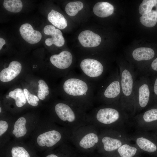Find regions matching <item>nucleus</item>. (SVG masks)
Masks as SVG:
<instances>
[{"mask_svg": "<svg viewBox=\"0 0 157 157\" xmlns=\"http://www.w3.org/2000/svg\"><path fill=\"white\" fill-rule=\"evenodd\" d=\"M62 88L67 101L85 111L95 102L96 89L81 74L71 72L64 81Z\"/></svg>", "mask_w": 157, "mask_h": 157, "instance_id": "f257e3e1", "label": "nucleus"}, {"mask_svg": "<svg viewBox=\"0 0 157 157\" xmlns=\"http://www.w3.org/2000/svg\"><path fill=\"white\" fill-rule=\"evenodd\" d=\"M91 115L99 125L107 127L121 125L128 121L130 116L119 101L96 108L92 111Z\"/></svg>", "mask_w": 157, "mask_h": 157, "instance_id": "f03ea898", "label": "nucleus"}, {"mask_svg": "<svg viewBox=\"0 0 157 157\" xmlns=\"http://www.w3.org/2000/svg\"><path fill=\"white\" fill-rule=\"evenodd\" d=\"M121 64L119 76L121 90L120 103L130 116L134 115L133 91L136 81V72L132 66Z\"/></svg>", "mask_w": 157, "mask_h": 157, "instance_id": "7ed1b4c3", "label": "nucleus"}, {"mask_svg": "<svg viewBox=\"0 0 157 157\" xmlns=\"http://www.w3.org/2000/svg\"><path fill=\"white\" fill-rule=\"evenodd\" d=\"M121 95L119 71H111L97 89L95 102L110 104L119 101Z\"/></svg>", "mask_w": 157, "mask_h": 157, "instance_id": "20e7f679", "label": "nucleus"}, {"mask_svg": "<svg viewBox=\"0 0 157 157\" xmlns=\"http://www.w3.org/2000/svg\"><path fill=\"white\" fill-rule=\"evenodd\" d=\"M79 67L81 74L94 86L96 90L107 74L111 71L99 61L90 58L83 59Z\"/></svg>", "mask_w": 157, "mask_h": 157, "instance_id": "39448f33", "label": "nucleus"}, {"mask_svg": "<svg viewBox=\"0 0 157 157\" xmlns=\"http://www.w3.org/2000/svg\"><path fill=\"white\" fill-rule=\"evenodd\" d=\"M140 76L136 80L134 88V115L146 108L152 102L150 79L146 76Z\"/></svg>", "mask_w": 157, "mask_h": 157, "instance_id": "423d86ee", "label": "nucleus"}, {"mask_svg": "<svg viewBox=\"0 0 157 157\" xmlns=\"http://www.w3.org/2000/svg\"><path fill=\"white\" fill-rule=\"evenodd\" d=\"M130 137L118 130H109L102 132L100 136V148L105 153L111 154L124 143L130 142Z\"/></svg>", "mask_w": 157, "mask_h": 157, "instance_id": "0eeeda50", "label": "nucleus"}, {"mask_svg": "<svg viewBox=\"0 0 157 157\" xmlns=\"http://www.w3.org/2000/svg\"><path fill=\"white\" fill-rule=\"evenodd\" d=\"M55 112L62 120L67 121L73 124L77 120L85 118V111L67 101V103L60 102L55 106Z\"/></svg>", "mask_w": 157, "mask_h": 157, "instance_id": "6e6552de", "label": "nucleus"}, {"mask_svg": "<svg viewBox=\"0 0 157 157\" xmlns=\"http://www.w3.org/2000/svg\"><path fill=\"white\" fill-rule=\"evenodd\" d=\"M130 138L131 140L135 142L142 152L152 154L157 151V145L144 131H140L137 132Z\"/></svg>", "mask_w": 157, "mask_h": 157, "instance_id": "1a4fd4ad", "label": "nucleus"}, {"mask_svg": "<svg viewBox=\"0 0 157 157\" xmlns=\"http://www.w3.org/2000/svg\"><path fill=\"white\" fill-rule=\"evenodd\" d=\"M73 60L72 54L67 50L52 55L50 58V62L54 66L59 69L65 70L68 74L72 71Z\"/></svg>", "mask_w": 157, "mask_h": 157, "instance_id": "9d476101", "label": "nucleus"}, {"mask_svg": "<svg viewBox=\"0 0 157 157\" xmlns=\"http://www.w3.org/2000/svg\"><path fill=\"white\" fill-rule=\"evenodd\" d=\"M136 115L134 117L137 126L141 131L146 130L151 123L157 121V104Z\"/></svg>", "mask_w": 157, "mask_h": 157, "instance_id": "9b49d317", "label": "nucleus"}, {"mask_svg": "<svg viewBox=\"0 0 157 157\" xmlns=\"http://www.w3.org/2000/svg\"><path fill=\"white\" fill-rule=\"evenodd\" d=\"M142 152L135 144H124L116 151L110 154V157H138Z\"/></svg>", "mask_w": 157, "mask_h": 157, "instance_id": "f8f14e48", "label": "nucleus"}, {"mask_svg": "<svg viewBox=\"0 0 157 157\" xmlns=\"http://www.w3.org/2000/svg\"><path fill=\"white\" fill-rule=\"evenodd\" d=\"M78 38L81 45L86 48L97 47L100 44L101 41L99 35L88 30L82 31Z\"/></svg>", "mask_w": 157, "mask_h": 157, "instance_id": "ddd939ff", "label": "nucleus"}, {"mask_svg": "<svg viewBox=\"0 0 157 157\" xmlns=\"http://www.w3.org/2000/svg\"><path fill=\"white\" fill-rule=\"evenodd\" d=\"M19 30L21 36L28 43L36 44L41 39V33L38 31L34 30L32 26L28 23L22 24Z\"/></svg>", "mask_w": 157, "mask_h": 157, "instance_id": "4468645a", "label": "nucleus"}, {"mask_svg": "<svg viewBox=\"0 0 157 157\" xmlns=\"http://www.w3.org/2000/svg\"><path fill=\"white\" fill-rule=\"evenodd\" d=\"M61 135L60 133L55 130L50 131L39 135L37 139L38 144L40 146H46L51 147L60 140Z\"/></svg>", "mask_w": 157, "mask_h": 157, "instance_id": "2eb2a0df", "label": "nucleus"}, {"mask_svg": "<svg viewBox=\"0 0 157 157\" xmlns=\"http://www.w3.org/2000/svg\"><path fill=\"white\" fill-rule=\"evenodd\" d=\"M21 63L16 61L11 62L8 67L3 69L0 73V80L3 82L10 81L17 77L22 69Z\"/></svg>", "mask_w": 157, "mask_h": 157, "instance_id": "dca6fc26", "label": "nucleus"}, {"mask_svg": "<svg viewBox=\"0 0 157 157\" xmlns=\"http://www.w3.org/2000/svg\"><path fill=\"white\" fill-rule=\"evenodd\" d=\"M155 55L154 50L149 47L138 48L134 50L132 53L133 60L138 62H149L153 60Z\"/></svg>", "mask_w": 157, "mask_h": 157, "instance_id": "f3484780", "label": "nucleus"}, {"mask_svg": "<svg viewBox=\"0 0 157 157\" xmlns=\"http://www.w3.org/2000/svg\"><path fill=\"white\" fill-rule=\"evenodd\" d=\"M93 11L94 13L100 17H108L113 13L114 7L110 3L104 1L98 2L94 5Z\"/></svg>", "mask_w": 157, "mask_h": 157, "instance_id": "a211bd4d", "label": "nucleus"}, {"mask_svg": "<svg viewBox=\"0 0 157 157\" xmlns=\"http://www.w3.org/2000/svg\"><path fill=\"white\" fill-rule=\"evenodd\" d=\"M100 137L94 132L88 133L84 135L79 140V146L82 148L88 149L94 147L99 143Z\"/></svg>", "mask_w": 157, "mask_h": 157, "instance_id": "6ab92c4d", "label": "nucleus"}, {"mask_svg": "<svg viewBox=\"0 0 157 157\" xmlns=\"http://www.w3.org/2000/svg\"><path fill=\"white\" fill-rule=\"evenodd\" d=\"M47 18L52 24L60 29H64L67 26V20L63 16L53 10L49 13Z\"/></svg>", "mask_w": 157, "mask_h": 157, "instance_id": "aec40b11", "label": "nucleus"}, {"mask_svg": "<svg viewBox=\"0 0 157 157\" xmlns=\"http://www.w3.org/2000/svg\"><path fill=\"white\" fill-rule=\"evenodd\" d=\"M51 38H47L45 41V44L48 46L54 44L58 47L62 46L65 43V40L61 31L59 29L56 30L50 35Z\"/></svg>", "mask_w": 157, "mask_h": 157, "instance_id": "412c9836", "label": "nucleus"}, {"mask_svg": "<svg viewBox=\"0 0 157 157\" xmlns=\"http://www.w3.org/2000/svg\"><path fill=\"white\" fill-rule=\"evenodd\" d=\"M157 13L155 10H152L150 12L142 15L140 18V21L143 25L152 27L156 24Z\"/></svg>", "mask_w": 157, "mask_h": 157, "instance_id": "4be33fe9", "label": "nucleus"}, {"mask_svg": "<svg viewBox=\"0 0 157 157\" xmlns=\"http://www.w3.org/2000/svg\"><path fill=\"white\" fill-rule=\"evenodd\" d=\"M8 94L10 97L14 99L17 106L21 107L26 102V99L24 90L20 88H17L10 91Z\"/></svg>", "mask_w": 157, "mask_h": 157, "instance_id": "5701e85b", "label": "nucleus"}, {"mask_svg": "<svg viewBox=\"0 0 157 157\" xmlns=\"http://www.w3.org/2000/svg\"><path fill=\"white\" fill-rule=\"evenodd\" d=\"M26 119L21 117L19 118L15 122L13 134L17 138L24 136L26 133L27 130L25 126Z\"/></svg>", "mask_w": 157, "mask_h": 157, "instance_id": "b1692460", "label": "nucleus"}, {"mask_svg": "<svg viewBox=\"0 0 157 157\" xmlns=\"http://www.w3.org/2000/svg\"><path fill=\"white\" fill-rule=\"evenodd\" d=\"M3 6L8 11L13 13L20 12L23 7V4L20 0H5Z\"/></svg>", "mask_w": 157, "mask_h": 157, "instance_id": "393cba45", "label": "nucleus"}, {"mask_svg": "<svg viewBox=\"0 0 157 157\" xmlns=\"http://www.w3.org/2000/svg\"><path fill=\"white\" fill-rule=\"evenodd\" d=\"M83 7V3L80 1L71 2L68 3L65 7V11L69 16L76 15Z\"/></svg>", "mask_w": 157, "mask_h": 157, "instance_id": "a878e982", "label": "nucleus"}, {"mask_svg": "<svg viewBox=\"0 0 157 157\" xmlns=\"http://www.w3.org/2000/svg\"><path fill=\"white\" fill-rule=\"evenodd\" d=\"M157 2V0H144L139 6V12L141 15L151 12Z\"/></svg>", "mask_w": 157, "mask_h": 157, "instance_id": "bb28decb", "label": "nucleus"}, {"mask_svg": "<svg viewBox=\"0 0 157 157\" xmlns=\"http://www.w3.org/2000/svg\"><path fill=\"white\" fill-rule=\"evenodd\" d=\"M38 83V97L40 99L43 100L45 99V96L49 94V88L46 83L42 80H40Z\"/></svg>", "mask_w": 157, "mask_h": 157, "instance_id": "cd10ccee", "label": "nucleus"}, {"mask_svg": "<svg viewBox=\"0 0 157 157\" xmlns=\"http://www.w3.org/2000/svg\"><path fill=\"white\" fill-rule=\"evenodd\" d=\"M11 154L12 157H30L27 151L21 147H13L11 150Z\"/></svg>", "mask_w": 157, "mask_h": 157, "instance_id": "c85d7f7f", "label": "nucleus"}, {"mask_svg": "<svg viewBox=\"0 0 157 157\" xmlns=\"http://www.w3.org/2000/svg\"><path fill=\"white\" fill-rule=\"evenodd\" d=\"M152 102L157 104V74L151 77Z\"/></svg>", "mask_w": 157, "mask_h": 157, "instance_id": "c756f323", "label": "nucleus"}, {"mask_svg": "<svg viewBox=\"0 0 157 157\" xmlns=\"http://www.w3.org/2000/svg\"><path fill=\"white\" fill-rule=\"evenodd\" d=\"M23 90L28 104L33 106H37L38 104V101L39 100L38 97L31 94L26 88L24 89Z\"/></svg>", "mask_w": 157, "mask_h": 157, "instance_id": "7c9ffc66", "label": "nucleus"}, {"mask_svg": "<svg viewBox=\"0 0 157 157\" xmlns=\"http://www.w3.org/2000/svg\"><path fill=\"white\" fill-rule=\"evenodd\" d=\"M8 127L7 122L3 120L0 121V135L1 136L6 132Z\"/></svg>", "mask_w": 157, "mask_h": 157, "instance_id": "2f4dec72", "label": "nucleus"}, {"mask_svg": "<svg viewBox=\"0 0 157 157\" xmlns=\"http://www.w3.org/2000/svg\"><path fill=\"white\" fill-rule=\"evenodd\" d=\"M6 43L5 40L2 38H0V50L2 48L3 46Z\"/></svg>", "mask_w": 157, "mask_h": 157, "instance_id": "473e14b6", "label": "nucleus"}, {"mask_svg": "<svg viewBox=\"0 0 157 157\" xmlns=\"http://www.w3.org/2000/svg\"><path fill=\"white\" fill-rule=\"evenodd\" d=\"M46 157H58L57 156L54 154H51L47 156Z\"/></svg>", "mask_w": 157, "mask_h": 157, "instance_id": "72a5a7b5", "label": "nucleus"}, {"mask_svg": "<svg viewBox=\"0 0 157 157\" xmlns=\"http://www.w3.org/2000/svg\"><path fill=\"white\" fill-rule=\"evenodd\" d=\"M155 10H156V11L157 13V3L156 4V5H155ZM156 22H157V18H156Z\"/></svg>", "mask_w": 157, "mask_h": 157, "instance_id": "f704fd0d", "label": "nucleus"}, {"mask_svg": "<svg viewBox=\"0 0 157 157\" xmlns=\"http://www.w3.org/2000/svg\"><path fill=\"white\" fill-rule=\"evenodd\" d=\"M10 97L9 95V94H8V95H7L6 96V98L7 99H8L9 98V97Z\"/></svg>", "mask_w": 157, "mask_h": 157, "instance_id": "c9c22d12", "label": "nucleus"}, {"mask_svg": "<svg viewBox=\"0 0 157 157\" xmlns=\"http://www.w3.org/2000/svg\"><path fill=\"white\" fill-rule=\"evenodd\" d=\"M1 107H0V112L1 113Z\"/></svg>", "mask_w": 157, "mask_h": 157, "instance_id": "e433bc0d", "label": "nucleus"}]
</instances>
